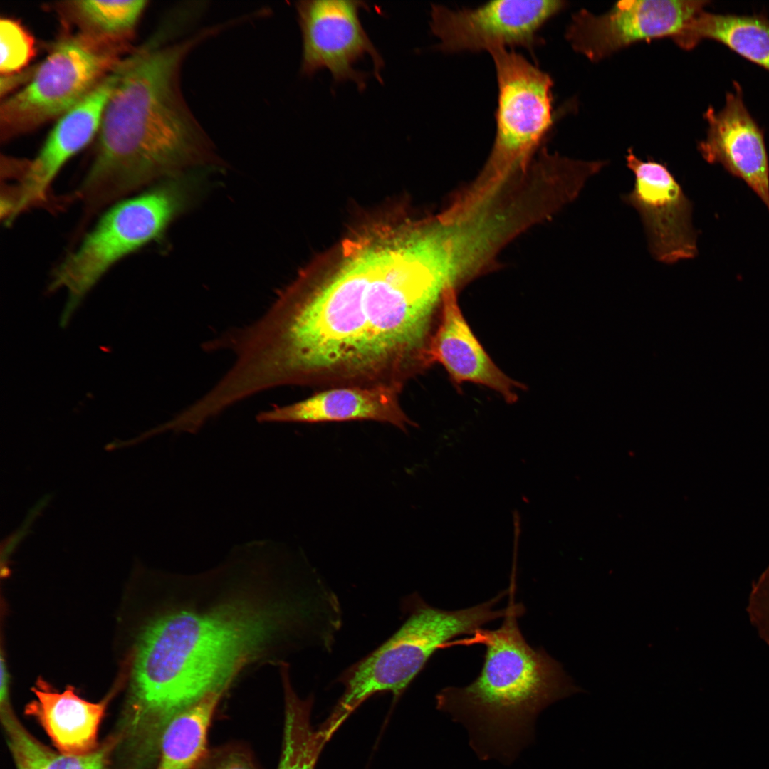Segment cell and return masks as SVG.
<instances>
[{"label":"cell","mask_w":769,"mask_h":769,"mask_svg":"<svg viewBox=\"0 0 769 769\" xmlns=\"http://www.w3.org/2000/svg\"><path fill=\"white\" fill-rule=\"evenodd\" d=\"M346 251L332 274L293 285L248 326L250 359L270 387L402 389L431 365L430 343L454 285L435 236L419 224Z\"/></svg>","instance_id":"1"},{"label":"cell","mask_w":769,"mask_h":769,"mask_svg":"<svg viewBox=\"0 0 769 769\" xmlns=\"http://www.w3.org/2000/svg\"><path fill=\"white\" fill-rule=\"evenodd\" d=\"M197 598L178 601L140 634L131 713L141 722L165 726L207 694L225 693L249 664L318 647L330 624L328 601L313 585L239 582Z\"/></svg>","instance_id":"2"},{"label":"cell","mask_w":769,"mask_h":769,"mask_svg":"<svg viewBox=\"0 0 769 769\" xmlns=\"http://www.w3.org/2000/svg\"><path fill=\"white\" fill-rule=\"evenodd\" d=\"M174 34L159 28L121 62L91 165L75 192L86 221L106 205L152 182L222 164L181 85L184 61L214 37V31L208 26L171 41L177 36Z\"/></svg>","instance_id":"3"},{"label":"cell","mask_w":769,"mask_h":769,"mask_svg":"<svg viewBox=\"0 0 769 769\" xmlns=\"http://www.w3.org/2000/svg\"><path fill=\"white\" fill-rule=\"evenodd\" d=\"M513 590L501 627L476 632L486 647L479 675L436 696V708L466 728L480 760L505 765L535 741L536 720L545 708L580 691L558 661L525 641L517 621L524 607L515 603Z\"/></svg>","instance_id":"4"},{"label":"cell","mask_w":769,"mask_h":769,"mask_svg":"<svg viewBox=\"0 0 769 769\" xmlns=\"http://www.w3.org/2000/svg\"><path fill=\"white\" fill-rule=\"evenodd\" d=\"M508 591L476 606L444 610L427 604L418 595L406 597L407 619L400 628L375 651L347 668L338 681L344 691L329 717L322 724L333 735L367 699L381 692L402 695L439 649L451 639L471 634L483 625L504 617L507 607H493Z\"/></svg>","instance_id":"5"},{"label":"cell","mask_w":769,"mask_h":769,"mask_svg":"<svg viewBox=\"0 0 769 769\" xmlns=\"http://www.w3.org/2000/svg\"><path fill=\"white\" fill-rule=\"evenodd\" d=\"M187 174L113 206L53 272L51 286L68 291L74 306L118 261L159 238L194 194Z\"/></svg>","instance_id":"6"},{"label":"cell","mask_w":769,"mask_h":769,"mask_svg":"<svg viewBox=\"0 0 769 769\" xmlns=\"http://www.w3.org/2000/svg\"><path fill=\"white\" fill-rule=\"evenodd\" d=\"M67 31L21 89L0 106V138L6 142L61 117L87 97L132 51Z\"/></svg>","instance_id":"7"},{"label":"cell","mask_w":769,"mask_h":769,"mask_svg":"<svg viewBox=\"0 0 769 769\" xmlns=\"http://www.w3.org/2000/svg\"><path fill=\"white\" fill-rule=\"evenodd\" d=\"M498 83L496 135L478 176L499 180L526 171L553 126L550 75L511 48L489 52Z\"/></svg>","instance_id":"8"},{"label":"cell","mask_w":769,"mask_h":769,"mask_svg":"<svg viewBox=\"0 0 769 769\" xmlns=\"http://www.w3.org/2000/svg\"><path fill=\"white\" fill-rule=\"evenodd\" d=\"M565 5L560 0H499L461 9L433 4L430 27L439 40L436 48L446 53L531 49L541 42L543 25Z\"/></svg>","instance_id":"9"},{"label":"cell","mask_w":769,"mask_h":769,"mask_svg":"<svg viewBox=\"0 0 769 769\" xmlns=\"http://www.w3.org/2000/svg\"><path fill=\"white\" fill-rule=\"evenodd\" d=\"M361 1L305 0L295 4L302 36V73L312 75L327 69L337 83L350 80L360 90L366 74L355 65L370 56L375 75L381 80L384 62L365 32L360 12Z\"/></svg>","instance_id":"10"},{"label":"cell","mask_w":769,"mask_h":769,"mask_svg":"<svg viewBox=\"0 0 769 769\" xmlns=\"http://www.w3.org/2000/svg\"><path fill=\"white\" fill-rule=\"evenodd\" d=\"M709 2L626 0L599 16L582 9L572 17L565 37L575 51L599 61L636 41L674 37Z\"/></svg>","instance_id":"11"},{"label":"cell","mask_w":769,"mask_h":769,"mask_svg":"<svg viewBox=\"0 0 769 769\" xmlns=\"http://www.w3.org/2000/svg\"><path fill=\"white\" fill-rule=\"evenodd\" d=\"M626 162L634 182L622 199L639 213L652 256L666 264L694 258L698 250L692 204L675 177L665 164L642 160L632 150Z\"/></svg>","instance_id":"12"},{"label":"cell","mask_w":769,"mask_h":769,"mask_svg":"<svg viewBox=\"0 0 769 769\" xmlns=\"http://www.w3.org/2000/svg\"><path fill=\"white\" fill-rule=\"evenodd\" d=\"M120 75V63L87 97L62 115L36 157L26 162L12 197L11 219L47 202L48 191L66 162L98 134L106 103Z\"/></svg>","instance_id":"13"},{"label":"cell","mask_w":769,"mask_h":769,"mask_svg":"<svg viewBox=\"0 0 769 769\" xmlns=\"http://www.w3.org/2000/svg\"><path fill=\"white\" fill-rule=\"evenodd\" d=\"M723 108L709 107L704 113L706 137L698 150L710 164H719L742 179L769 211V159L764 132L746 108L740 84L733 82Z\"/></svg>","instance_id":"14"},{"label":"cell","mask_w":769,"mask_h":769,"mask_svg":"<svg viewBox=\"0 0 769 769\" xmlns=\"http://www.w3.org/2000/svg\"><path fill=\"white\" fill-rule=\"evenodd\" d=\"M457 293L450 288L444 294L429 346L431 365L441 364L456 387L475 383L498 392L508 404L516 402L518 391L526 387L506 375L489 357L464 317Z\"/></svg>","instance_id":"15"},{"label":"cell","mask_w":769,"mask_h":769,"mask_svg":"<svg viewBox=\"0 0 769 769\" xmlns=\"http://www.w3.org/2000/svg\"><path fill=\"white\" fill-rule=\"evenodd\" d=\"M401 391L386 386L330 387L299 402L261 412L256 419L262 423L372 420L406 431L416 424L402 407Z\"/></svg>","instance_id":"16"},{"label":"cell","mask_w":769,"mask_h":769,"mask_svg":"<svg viewBox=\"0 0 769 769\" xmlns=\"http://www.w3.org/2000/svg\"><path fill=\"white\" fill-rule=\"evenodd\" d=\"M36 699L26 708L44 728L60 752L84 755L96 750L98 733L108 701L90 702L68 686L59 692L39 681Z\"/></svg>","instance_id":"17"},{"label":"cell","mask_w":769,"mask_h":769,"mask_svg":"<svg viewBox=\"0 0 769 769\" xmlns=\"http://www.w3.org/2000/svg\"><path fill=\"white\" fill-rule=\"evenodd\" d=\"M706 38L723 44L769 71V20L763 14L748 16L703 11L673 37L684 49H691Z\"/></svg>","instance_id":"18"},{"label":"cell","mask_w":769,"mask_h":769,"mask_svg":"<svg viewBox=\"0 0 769 769\" xmlns=\"http://www.w3.org/2000/svg\"><path fill=\"white\" fill-rule=\"evenodd\" d=\"M224 694L210 692L170 720L161 737L155 769H196L209 749L208 732Z\"/></svg>","instance_id":"19"},{"label":"cell","mask_w":769,"mask_h":769,"mask_svg":"<svg viewBox=\"0 0 769 769\" xmlns=\"http://www.w3.org/2000/svg\"><path fill=\"white\" fill-rule=\"evenodd\" d=\"M147 1H68L54 7L67 27L95 40L129 46Z\"/></svg>","instance_id":"20"},{"label":"cell","mask_w":769,"mask_h":769,"mask_svg":"<svg viewBox=\"0 0 769 769\" xmlns=\"http://www.w3.org/2000/svg\"><path fill=\"white\" fill-rule=\"evenodd\" d=\"M1 716L17 769H109L115 739L91 753L69 755L51 750L31 736L13 713L8 699L1 701Z\"/></svg>","instance_id":"21"},{"label":"cell","mask_w":769,"mask_h":769,"mask_svg":"<svg viewBox=\"0 0 769 769\" xmlns=\"http://www.w3.org/2000/svg\"><path fill=\"white\" fill-rule=\"evenodd\" d=\"M284 723L282 750L277 769H315L325 745L330 740L310 722L313 698L302 699L294 691L289 676L282 678Z\"/></svg>","instance_id":"22"},{"label":"cell","mask_w":769,"mask_h":769,"mask_svg":"<svg viewBox=\"0 0 769 769\" xmlns=\"http://www.w3.org/2000/svg\"><path fill=\"white\" fill-rule=\"evenodd\" d=\"M1 75L19 73L26 68L36 53L35 39L18 20L0 21Z\"/></svg>","instance_id":"23"},{"label":"cell","mask_w":769,"mask_h":769,"mask_svg":"<svg viewBox=\"0 0 769 769\" xmlns=\"http://www.w3.org/2000/svg\"><path fill=\"white\" fill-rule=\"evenodd\" d=\"M196 769H261L251 748L231 741L209 748Z\"/></svg>","instance_id":"24"},{"label":"cell","mask_w":769,"mask_h":769,"mask_svg":"<svg viewBox=\"0 0 769 769\" xmlns=\"http://www.w3.org/2000/svg\"><path fill=\"white\" fill-rule=\"evenodd\" d=\"M746 612L760 638L769 646V565L752 582Z\"/></svg>","instance_id":"25"},{"label":"cell","mask_w":769,"mask_h":769,"mask_svg":"<svg viewBox=\"0 0 769 769\" xmlns=\"http://www.w3.org/2000/svg\"><path fill=\"white\" fill-rule=\"evenodd\" d=\"M35 68H26L19 73L7 75H1L0 93L1 98L11 92L15 88L21 84L28 83L34 74Z\"/></svg>","instance_id":"26"},{"label":"cell","mask_w":769,"mask_h":769,"mask_svg":"<svg viewBox=\"0 0 769 769\" xmlns=\"http://www.w3.org/2000/svg\"><path fill=\"white\" fill-rule=\"evenodd\" d=\"M222 23H224V24L226 25V29L229 28V24H228V23H227L226 22H222ZM174 24L177 25V23H174ZM177 26H178V27H179V28H182V27H181V26H180L179 25H178Z\"/></svg>","instance_id":"27"}]
</instances>
